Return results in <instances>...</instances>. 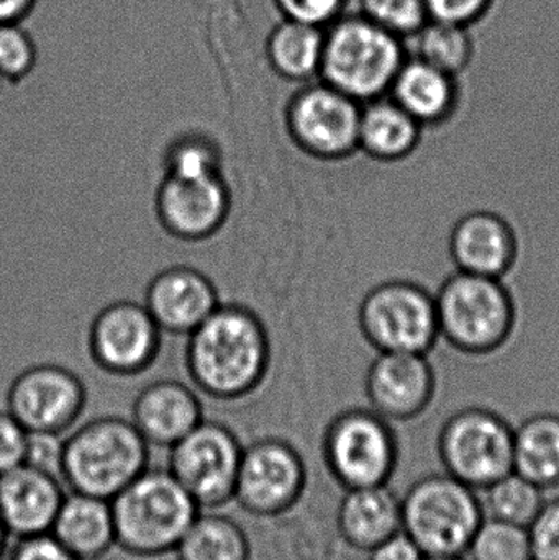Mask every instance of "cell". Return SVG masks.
<instances>
[{"label":"cell","mask_w":559,"mask_h":560,"mask_svg":"<svg viewBox=\"0 0 559 560\" xmlns=\"http://www.w3.org/2000/svg\"><path fill=\"white\" fill-rule=\"evenodd\" d=\"M184 362L197 392L233 404L255 394L268 381L271 335L255 310L243 303L222 302L187 336Z\"/></svg>","instance_id":"6da1fadb"},{"label":"cell","mask_w":559,"mask_h":560,"mask_svg":"<svg viewBox=\"0 0 559 560\" xmlns=\"http://www.w3.org/2000/svg\"><path fill=\"white\" fill-rule=\"evenodd\" d=\"M110 505L118 548L141 559L173 555L200 512L173 474L161 467H148Z\"/></svg>","instance_id":"7a4b0ae2"},{"label":"cell","mask_w":559,"mask_h":560,"mask_svg":"<svg viewBox=\"0 0 559 560\" xmlns=\"http://www.w3.org/2000/svg\"><path fill=\"white\" fill-rule=\"evenodd\" d=\"M150 467V444L131 420L98 417L65 438L61 480L69 492L112 500Z\"/></svg>","instance_id":"3957f363"},{"label":"cell","mask_w":559,"mask_h":560,"mask_svg":"<svg viewBox=\"0 0 559 560\" xmlns=\"http://www.w3.org/2000/svg\"><path fill=\"white\" fill-rule=\"evenodd\" d=\"M409 58L406 42L360 12L341 15L325 33L322 82L360 104L389 94Z\"/></svg>","instance_id":"277c9868"},{"label":"cell","mask_w":559,"mask_h":560,"mask_svg":"<svg viewBox=\"0 0 559 560\" xmlns=\"http://www.w3.org/2000/svg\"><path fill=\"white\" fill-rule=\"evenodd\" d=\"M403 532L426 556H465L485 522L476 490L450 474H430L400 499Z\"/></svg>","instance_id":"5b68a950"},{"label":"cell","mask_w":559,"mask_h":560,"mask_svg":"<svg viewBox=\"0 0 559 560\" xmlns=\"http://www.w3.org/2000/svg\"><path fill=\"white\" fill-rule=\"evenodd\" d=\"M400 453L396 428L371 408L335 415L321 434L325 469L343 490L387 486Z\"/></svg>","instance_id":"8992f818"},{"label":"cell","mask_w":559,"mask_h":560,"mask_svg":"<svg viewBox=\"0 0 559 560\" xmlns=\"http://www.w3.org/2000/svg\"><path fill=\"white\" fill-rule=\"evenodd\" d=\"M515 428L486 408H465L443 421L435 450L443 472L469 489L486 490L514 472Z\"/></svg>","instance_id":"52a82bcc"},{"label":"cell","mask_w":559,"mask_h":560,"mask_svg":"<svg viewBox=\"0 0 559 560\" xmlns=\"http://www.w3.org/2000/svg\"><path fill=\"white\" fill-rule=\"evenodd\" d=\"M435 302L440 335L463 351H491L511 332L514 306L501 279L456 272Z\"/></svg>","instance_id":"ba28073f"},{"label":"cell","mask_w":559,"mask_h":560,"mask_svg":"<svg viewBox=\"0 0 559 560\" xmlns=\"http://www.w3.org/2000/svg\"><path fill=\"white\" fill-rule=\"evenodd\" d=\"M243 447L229 424L203 418L167 450L166 469L200 510H220L235 497Z\"/></svg>","instance_id":"9c48e42d"},{"label":"cell","mask_w":559,"mask_h":560,"mask_svg":"<svg viewBox=\"0 0 559 560\" xmlns=\"http://www.w3.org/2000/svg\"><path fill=\"white\" fill-rule=\"evenodd\" d=\"M307 482V464L294 444L258 438L243 447L233 502L255 518H279L301 502Z\"/></svg>","instance_id":"30bf717a"},{"label":"cell","mask_w":559,"mask_h":560,"mask_svg":"<svg viewBox=\"0 0 559 560\" xmlns=\"http://www.w3.org/2000/svg\"><path fill=\"white\" fill-rule=\"evenodd\" d=\"M361 108L363 104L325 82L307 85L286 107V135L304 156L341 160L360 148Z\"/></svg>","instance_id":"8fae6325"},{"label":"cell","mask_w":559,"mask_h":560,"mask_svg":"<svg viewBox=\"0 0 559 560\" xmlns=\"http://www.w3.org/2000/svg\"><path fill=\"white\" fill-rule=\"evenodd\" d=\"M360 323L380 352L427 354L440 336L435 296L410 282H387L368 293Z\"/></svg>","instance_id":"7c38bea8"},{"label":"cell","mask_w":559,"mask_h":560,"mask_svg":"<svg viewBox=\"0 0 559 560\" xmlns=\"http://www.w3.org/2000/svg\"><path fill=\"white\" fill-rule=\"evenodd\" d=\"M88 404V388L78 374L65 365H25L16 372L5 392V410L28 433L65 434L71 430Z\"/></svg>","instance_id":"4fadbf2b"},{"label":"cell","mask_w":559,"mask_h":560,"mask_svg":"<svg viewBox=\"0 0 559 560\" xmlns=\"http://www.w3.org/2000/svg\"><path fill=\"white\" fill-rule=\"evenodd\" d=\"M161 331L144 303L117 300L92 319L88 345L101 371L117 377L143 374L161 351Z\"/></svg>","instance_id":"5bb4252c"},{"label":"cell","mask_w":559,"mask_h":560,"mask_svg":"<svg viewBox=\"0 0 559 560\" xmlns=\"http://www.w3.org/2000/svg\"><path fill=\"white\" fill-rule=\"evenodd\" d=\"M232 207V189L225 176H163L154 192L158 223L166 235L184 243H203L219 235L229 222Z\"/></svg>","instance_id":"9a60e30c"},{"label":"cell","mask_w":559,"mask_h":560,"mask_svg":"<svg viewBox=\"0 0 559 560\" xmlns=\"http://www.w3.org/2000/svg\"><path fill=\"white\" fill-rule=\"evenodd\" d=\"M433 390L435 377L426 354L380 352L371 364L368 401L393 424L417 420L429 408Z\"/></svg>","instance_id":"2e32d148"},{"label":"cell","mask_w":559,"mask_h":560,"mask_svg":"<svg viewBox=\"0 0 559 560\" xmlns=\"http://www.w3.org/2000/svg\"><path fill=\"white\" fill-rule=\"evenodd\" d=\"M222 302L209 276L189 266H171L150 280L143 303L161 331L189 336Z\"/></svg>","instance_id":"e0dca14e"},{"label":"cell","mask_w":559,"mask_h":560,"mask_svg":"<svg viewBox=\"0 0 559 560\" xmlns=\"http://www.w3.org/2000/svg\"><path fill=\"white\" fill-rule=\"evenodd\" d=\"M65 489L61 480L26 464L0 474V520L10 538L51 532Z\"/></svg>","instance_id":"ac0fdd59"},{"label":"cell","mask_w":559,"mask_h":560,"mask_svg":"<svg viewBox=\"0 0 559 560\" xmlns=\"http://www.w3.org/2000/svg\"><path fill=\"white\" fill-rule=\"evenodd\" d=\"M130 420L150 447L170 450L203 420V405L196 388L163 378L141 388Z\"/></svg>","instance_id":"d6986e66"},{"label":"cell","mask_w":559,"mask_h":560,"mask_svg":"<svg viewBox=\"0 0 559 560\" xmlns=\"http://www.w3.org/2000/svg\"><path fill=\"white\" fill-rule=\"evenodd\" d=\"M450 253L458 272L501 279L514 262V233L496 213L471 212L453 229Z\"/></svg>","instance_id":"ffe728a7"},{"label":"cell","mask_w":559,"mask_h":560,"mask_svg":"<svg viewBox=\"0 0 559 560\" xmlns=\"http://www.w3.org/2000/svg\"><path fill=\"white\" fill-rule=\"evenodd\" d=\"M335 525L351 549L366 555L403 529L400 499L387 486L345 490Z\"/></svg>","instance_id":"44dd1931"},{"label":"cell","mask_w":559,"mask_h":560,"mask_svg":"<svg viewBox=\"0 0 559 560\" xmlns=\"http://www.w3.org/2000/svg\"><path fill=\"white\" fill-rule=\"evenodd\" d=\"M49 533L78 560L104 559L117 546L110 500L66 493Z\"/></svg>","instance_id":"7402d4cb"},{"label":"cell","mask_w":559,"mask_h":560,"mask_svg":"<svg viewBox=\"0 0 559 560\" xmlns=\"http://www.w3.org/2000/svg\"><path fill=\"white\" fill-rule=\"evenodd\" d=\"M391 98L420 125L445 120L458 101V79L422 59L409 56L397 72Z\"/></svg>","instance_id":"603a6c76"},{"label":"cell","mask_w":559,"mask_h":560,"mask_svg":"<svg viewBox=\"0 0 559 560\" xmlns=\"http://www.w3.org/2000/svg\"><path fill=\"white\" fill-rule=\"evenodd\" d=\"M420 130L416 118L384 95L361 108L360 150L376 160H400L419 143Z\"/></svg>","instance_id":"cb8c5ba5"},{"label":"cell","mask_w":559,"mask_h":560,"mask_svg":"<svg viewBox=\"0 0 559 560\" xmlns=\"http://www.w3.org/2000/svg\"><path fill=\"white\" fill-rule=\"evenodd\" d=\"M514 470L544 492L559 489V415H532L515 427Z\"/></svg>","instance_id":"d4e9b609"},{"label":"cell","mask_w":559,"mask_h":560,"mask_svg":"<svg viewBox=\"0 0 559 560\" xmlns=\"http://www.w3.org/2000/svg\"><path fill=\"white\" fill-rule=\"evenodd\" d=\"M173 555L176 560H249L252 541L236 520L200 510Z\"/></svg>","instance_id":"484cf974"},{"label":"cell","mask_w":559,"mask_h":560,"mask_svg":"<svg viewBox=\"0 0 559 560\" xmlns=\"http://www.w3.org/2000/svg\"><path fill=\"white\" fill-rule=\"evenodd\" d=\"M407 52L458 78L469 68L476 52L471 26L429 20L416 35L404 39Z\"/></svg>","instance_id":"4316f807"},{"label":"cell","mask_w":559,"mask_h":560,"mask_svg":"<svg viewBox=\"0 0 559 560\" xmlns=\"http://www.w3.org/2000/svg\"><path fill=\"white\" fill-rule=\"evenodd\" d=\"M325 33L321 26L288 20L269 39V58L282 78L311 81L321 75Z\"/></svg>","instance_id":"83f0119b"},{"label":"cell","mask_w":559,"mask_h":560,"mask_svg":"<svg viewBox=\"0 0 559 560\" xmlns=\"http://www.w3.org/2000/svg\"><path fill=\"white\" fill-rule=\"evenodd\" d=\"M163 176L206 179L225 176V154L216 138L206 133H184L164 148Z\"/></svg>","instance_id":"f1b7e54d"},{"label":"cell","mask_w":559,"mask_h":560,"mask_svg":"<svg viewBox=\"0 0 559 560\" xmlns=\"http://www.w3.org/2000/svg\"><path fill=\"white\" fill-rule=\"evenodd\" d=\"M482 492V509L488 518L511 523L522 528L532 525L545 503L544 490L515 470Z\"/></svg>","instance_id":"f546056e"},{"label":"cell","mask_w":559,"mask_h":560,"mask_svg":"<svg viewBox=\"0 0 559 560\" xmlns=\"http://www.w3.org/2000/svg\"><path fill=\"white\" fill-rule=\"evenodd\" d=\"M465 556L468 560H534L527 528L488 516L473 536Z\"/></svg>","instance_id":"4dcf8cb0"},{"label":"cell","mask_w":559,"mask_h":560,"mask_svg":"<svg viewBox=\"0 0 559 560\" xmlns=\"http://www.w3.org/2000/svg\"><path fill=\"white\" fill-rule=\"evenodd\" d=\"M358 5L361 15L403 39L416 35L430 20L426 0H358Z\"/></svg>","instance_id":"1f68e13d"},{"label":"cell","mask_w":559,"mask_h":560,"mask_svg":"<svg viewBox=\"0 0 559 560\" xmlns=\"http://www.w3.org/2000/svg\"><path fill=\"white\" fill-rule=\"evenodd\" d=\"M35 48L32 38L16 23L0 25V79L19 84L32 72Z\"/></svg>","instance_id":"d6a6232c"},{"label":"cell","mask_w":559,"mask_h":560,"mask_svg":"<svg viewBox=\"0 0 559 560\" xmlns=\"http://www.w3.org/2000/svg\"><path fill=\"white\" fill-rule=\"evenodd\" d=\"M527 529L534 560H559V499L545 502Z\"/></svg>","instance_id":"836d02e7"},{"label":"cell","mask_w":559,"mask_h":560,"mask_svg":"<svg viewBox=\"0 0 559 560\" xmlns=\"http://www.w3.org/2000/svg\"><path fill=\"white\" fill-rule=\"evenodd\" d=\"M62 454H65L62 434L30 433L25 456L26 466L61 480Z\"/></svg>","instance_id":"e575fe53"},{"label":"cell","mask_w":559,"mask_h":560,"mask_svg":"<svg viewBox=\"0 0 559 560\" xmlns=\"http://www.w3.org/2000/svg\"><path fill=\"white\" fill-rule=\"evenodd\" d=\"M28 431L5 408H0V474L25 464Z\"/></svg>","instance_id":"d590c367"},{"label":"cell","mask_w":559,"mask_h":560,"mask_svg":"<svg viewBox=\"0 0 559 560\" xmlns=\"http://www.w3.org/2000/svg\"><path fill=\"white\" fill-rule=\"evenodd\" d=\"M289 20L325 26L337 22L347 7V0H278Z\"/></svg>","instance_id":"8d00e7d4"},{"label":"cell","mask_w":559,"mask_h":560,"mask_svg":"<svg viewBox=\"0 0 559 560\" xmlns=\"http://www.w3.org/2000/svg\"><path fill=\"white\" fill-rule=\"evenodd\" d=\"M494 0H426L430 20L473 26L485 19Z\"/></svg>","instance_id":"74e56055"},{"label":"cell","mask_w":559,"mask_h":560,"mask_svg":"<svg viewBox=\"0 0 559 560\" xmlns=\"http://www.w3.org/2000/svg\"><path fill=\"white\" fill-rule=\"evenodd\" d=\"M5 560H78L51 533L15 539Z\"/></svg>","instance_id":"f35d334b"},{"label":"cell","mask_w":559,"mask_h":560,"mask_svg":"<svg viewBox=\"0 0 559 560\" xmlns=\"http://www.w3.org/2000/svg\"><path fill=\"white\" fill-rule=\"evenodd\" d=\"M366 560H423L426 555L419 546L400 529L386 541L366 552Z\"/></svg>","instance_id":"ab89813d"},{"label":"cell","mask_w":559,"mask_h":560,"mask_svg":"<svg viewBox=\"0 0 559 560\" xmlns=\"http://www.w3.org/2000/svg\"><path fill=\"white\" fill-rule=\"evenodd\" d=\"M32 3L33 0H0V25L19 22Z\"/></svg>","instance_id":"60d3db41"},{"label":"cell","mask_w":559,"mask_h":560,"mask_svg":"<svg viewBox=\"0 0 559 560\" xmlns=\"http://www.w3.org/2000/svg\"><path fill=\"white\" fill-rule=\"evenodd\" d=\"M9 532L0 520V560H5L7 551H9Z\"/></svg>","instance_id":"b9f144b4"},{"label":"cell","mask_w":559,"mask_h":560,"mask_svg":"<svg viewBox=\"0 0 559 560\" xmlns=\"http://www.w3.org/2000/svg\"><path fill=\"white\" fill-rule=\"evenodd\" d=\"M423 560H468L466 556H426Z\"/></svg>","instance_id":"7bdbcfd3"},{"label":"cell","mask_w":559,"mask_h":560,"mask_svg":"<svg viewBox=\"0 0 559 560\" xmlns=\"http://www.w3.org/2000/svg\"><path fill=\"white\" fill-rule=\"evenodd\" d=\"M101 560H104V559H101Z\"/></svg>","instance_id":"ee69618b"}]
</instances>
